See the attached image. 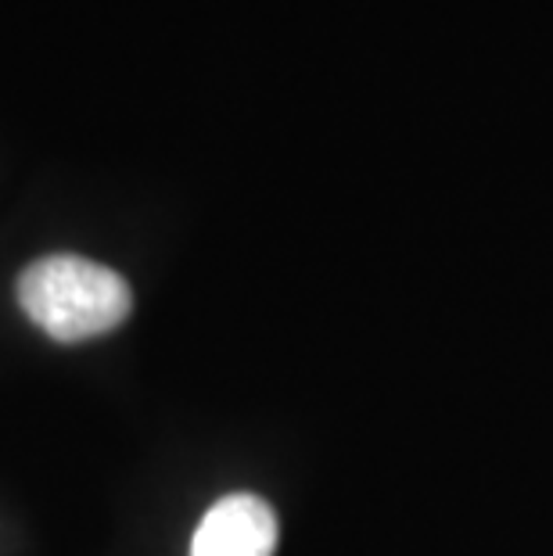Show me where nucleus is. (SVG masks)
I'll return each mask as SVG.
<instances>
[{
  "instance_id": "1",
  "label": "nucleus",
  "mask_w": 553,
  "mask_h": 556,
  "mask_svg": "<svg viewBox=\"0 0 553 556\" xmlns=\"http://www.w3.org/2000/svg\"><path fill=\"white\" fill-rule=\"evenodd\" d=\"M18 305L47 338L79 345L112 334L134 309V291L115 269L84 255H47L22 269Z\"/></svg>"
},
{
  "instance_id": "2",
  "label": "nucleus",
  "mask_w": 553,
  "mask_h": 556,
  "mask_svg": "<svg viewBox=\"0 0 553 556\" xmlns=\"http://www.w3.org/2000/svg\"><path fill=\"white\" fill-rule=\"evenodd\" d=\"M277 535L274 506L252 492H234L209 506L194 528L191 556H274Z\"/></svg>"
}]
</instances>
